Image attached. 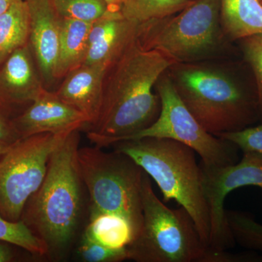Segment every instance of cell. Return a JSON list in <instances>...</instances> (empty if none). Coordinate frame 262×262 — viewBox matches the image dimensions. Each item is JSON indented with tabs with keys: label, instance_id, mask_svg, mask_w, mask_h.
Returning a JSON list of instances; mask_svg holds the SVG:
<instances>
[{
	"label": "cell",
	"instance_id": "obj_4",
	"mask_svg": "<svg viewBox=\"0 0 262 262\" xmlns=\"http://www.w3.org/2000/svg\"><path fill=\"white\" fill-rule=\"evenodd\" d=\"M170 67V77L183 102L210 134L242 130L256 120L257 98L224 72L180 63Z\"/></svg>",
	"mask_w": 262,
	"mask_h": 262
},
{
	"label": "cell",
	"instance_id": "obj_9",
	"mask_svg": "<svg viewBox=\"0 0 262 262\" xmlns=\"http://www.w3.org/2000/svg\"><path fill=\"white\" fill-rule=\"evenodd\" d=\"M70 133L20 139L0 157V215L3 218L20 220L27 201L46 178L52 154Z\"/></svg>",
	"mask_w": 262,
	"mask_h": 262
},
{
	"label": "cell",
	"instance_id": "obj_19",
	"mask_svg": "<svg viewBox=\"0 0 262 262\" xmlns=\"http://www.w3.org/2000/svg\"><path fill=\"white\" fill-rule=\"evenodd\" d=\"M83 233L108 247L126 248L134 239V232L126 220L116 215H90Z\"/></svg>",
	"mask_w": 262,
	"mask_h": 262
},
{
	"label": "cell",
	"instance_id": "obj_14",
	"mask_svg": "<svg viewBox=\"0 0 262 262\" xmlns=\"http://www.w3.org/2000/svg\"><path fill=\"white\" fill-rule=\"evenodd\" d=\"M139 24L108 10L91 25L83 64L107 67L136 39Z\"/></svg>",
	"mask_w": 262,
	"mask_h": 262
},
{
	"label": "cell",
	"instance_id": "obj_17",
	"mask_svg": "<svg viewBox=\"0 0 262 262\" xmlns=\"http://www.w3.org/2000/svg\"><path fill=\"white\" fill-rule=\"evenodd\" d=\"M221 24L232 39L262 34L259 0H221Z\"/></svg>",
	"mask_w": 262,
	"mask_h": 262
},
{
	"label": "cell",
	"instance_id": "obj_10",
	"mask_svg": "<svg viewBox=\"0 0 262 262\" xmlns=\"http://www.w3.org/2000/svg\"><path fill=\"white\" fill-rule=\"evenodd\" d=\"M201 165L211 219L210 248L227 251L236 242L226 219V196L246 186L260 188L262 192V155L250 151L244 152L241 160L233 165L213 168Z\"/></svg>",
	"mask_w": 262,
	"mask_h": 262
},
{
	"label": "cell",
	"instance_id": "obj_29",
	"mask_svg": "<svg viewBox=\"0 0 262 262\" xmlns=\"http://www.w3.org/2000/svg\"><path fill=\"white\" fill-rule=\"evenodd\" d=\"M19 1L20 0H0V15Z\"/></svg>",
	"mask_w": 262,
	"mask_h": 262
},
{
	"label": "cell",
	"instance_id": "obj_6",
	"mask_svg": "<svg viewBox=\"0 0 262 262\" xmlns=\"http://www.w3.org/2000/svg\"><path fill=\"white\" fill-rule=\"evenodd\" d=\"M79 168L90 196V215H116L130 225L134 239L143 226L141 189L146 172L124 153L79 148ZM133 239V241H134Z\"/></svg>",
	"mask_w": 262,
	"mask_h": 262
},
{
	"label": "cell",
	"instance_id": "obj_32",
	"mask_svg": "<svg viewBox=\"0 0 262 262\" xmlns=\"http://www.w3.org/2000/svg\"><path fill=\"white\" fill-rule=\"evenodd\" d=\"M259 2H260V3H261V4H262V0H259Z\"/></svg>",
	"mask_w": 262,
	"mask_h": 262
},
{
	"label": "cell",
	"instance_id": "obj_12",
	"mask_svg": "<svg viewBox=\"0 0 262 262\" xmlns=\"http://www.w3.org/2000/svg\"><path fill=\"white\" fill-rule=\"evenodd\" d=\"M46 90L30 44L0 63V104L10 115L16 108H27Z\"/></svg>",
	"mask_w": 262,
	"mask_h": 262
},
{
	"label": "cell",
	"instance_id": "obj_27",
	"mask_svg": "<svg viewBox=\"0 0 262 262\" xmlns=\"http://www.w3.org/2000/svg\"><path fill=\"white\" fill-rule=\"evenodd\" d=\"M13 122V117L0 104V142L11 146L20 140Z\"/></svg>",
	"mask_w": 262,
	"mask_h": 262
},
{
	"label": "cell",
	"instance_id": "obj_3",
	"mask_svg": "<svg viewBox=\"0 0 262 262\" xmlns=\"http://www.w3.org/2000/svg\"><path fill=\"white\" fill-rule=\"evenodd\" d=\"M111 146L132 158L156 182L164 201L174 200L187 211L202 241L210 247L211 219L195 151L178 141L159 138L127 139Z\"/></svg>",
	"mask_w": 262,
	"mask_h": 262
},
{
	"label": "cell",
	"instance_id": "obj_7",
	"mask_svg": "<svg viewBox=\"0 0 262 262\" xmlns=\"http://www.w3.org/2000/svg\"><path fill=\"white\" fill-rule=\"evenodd\" d=\"M221 0H192L177 14L139 24L137 39L176 63L210 54L221 39Z\"/></svg>",
	"mask_w": 262,
	"mask_h": 262
},
{
	"label": "cell",
	"instance_id": "obj_8",
	"mask_svg": "<svg viewBox=\"0 0 262 262\" xmlns=\"http://www.w3.org/2000/svg\"><path fill=\"white\" fill-rule=\"evenodd\" d=\"M155 87L161 104L158 118L149 126L124 140L151 137L178 141L194 150L201 156V165L209 168L239 161V148L202 126L183 102L171 77L162 75Z\"/></svg>",
	"mask_w": 262,
	"mask_h": 262
},
{
	"label": "cell",
	"instance_id": "obj_25",
	"mask_svg": "<svg viewBox=\"0 0 262 262\" xmlns=\"http://www.w3.org/2000/svg\"><path fill=\"white\" fill-rule=\"evenodd\" d=\"M243 42L244 56L256 78L258 110L262 115V34L244 38Z\"/></svg>",
	"mask_w": 262,
	"mask_h": 262
},
{
	"label": "cell",
	"instance_id": "obj_24",
	"mask_svg": "<svg viewBox=\"0 0 262 262\" xmlns=\"http://www.w3.org/2000/svg\"><path fill=\"white\" fill-rule=\"evenodd\" d=\"M77 253L82 261L120 262L128 259L126 248L108 247L84 233L77 248Z\"/></svg>",
	"mask_w": 262,
	"mask_h": 262
},
{
	"label": "cell",
	"instance_id": "obj_26",
	"mask_svg": "<svg viewBox=\"0 0 262 262\" xmlns=\"http://www.w3.org/2000/svg\"><path fill=\"white\" fill-rule=\"evenodd\" d=\"M215 136L233 143L243 153L252 151L262 155V124L242 130L220 133Z\"/></svg>",
	"mask_w": 262,
	"mask_h": 262
},
{
	"label": "cell",
	"instance_id": "obj_28",
	"mask_svg": "<svg viewBox=\"0 0 262 262\" xmlns=\"http://www.w3.org/2000/svg\"><path fill=\"white\" fill-rule=\"evenodd\" d=\"M10 246L11 244L0 241V262H10L14 260V252Z\"/></svg>",
	"mask_w": 262,
	"mask_h": 262
},
{
	"label": "cell",
	"instance_id": "obj_21",
	"mask_svg": "<svg viewBox=\"0 0 262 262\" xmlns=\"http://www.w3.org/2000/svg\"><path fill=\"white\" fill-rule=\"evenodd\" d=\"M225 213L235 242L248 249L262 251V225L246 212L225 211Z\"/></svg>",
	"mask_w": 262,
	"mask_h": 262
},
{
	"label": "cell",
	"instance_id": "obj_1",
	"mask_svg": "<svg viewBox=\"0 0 262 262\" xmlns=\"http://www.w3.org/2000/svg\"><path fill=\"white\" fill-rule=\"evenodd\" d=\"M175 63L159 51L143 48L136 37L106 69L99 115L87 127L89 140L105 147L151 125L161 106L153 89Z\"/></svg>",
	"mask_w": 262,
	"mask_h": 262
},
{
	"label": "cell",
	"instance_id": "obj_23",
	"mask_svg": "<svg viewBox=\"0 0 262 262\" xmlns=\"http://www.w3.org/2000/svg\"><path fill=\"white\" fill-rule=\"evenodd\" d=\"M0 241L23 248L36 256L47 255L44 245L21 220L11 222L0 215Z\"/></svg>",
	"mask_w": 262,
	"mask_h": 262
},
{
	"label": "cell",
	"instance_id": "obj_20",
	"mask_svg": "<svg viewBox=\"0 0 262 262\" xmlns=\"http://www.w3.org/2000/svg\"><path fill=\"white\" fill-rule=\"evenodd\" d=\"M192 0H122L120 13L131 21L141 24L177 14Z\"/></svg>",
	"mask_w": 262,
	"mask_h": 262
},
{
	"label": "cell",
	"instance_id": "obj_18",
	"mask_svg": "<svg viewBox=\"0 0 262 262\" xmlns=\"http://www.w3.org/2000/svg\"><path fill=\"white\" fill-rule=\"evenodd\" d=\"M30 19L28 8L20 0L0 15V63L11 53L29 44Z\"/></svg>",
	"mask_w": 262,
	"mask_h": 262
},
{
	"label": "cell",
	"instance_id": "obj_5",
	"mask_svg": "<svg viewBox=\"0 0 262 262\" xmlns=\"http://www.w3.org/2000/svg\"><path fill=\"white\" fill-rule=\"evenodd\" d=\"M143 226L127 246L137 262H214L216 250L202 241L195 224L182 207L170 209L153 190L147 173L141 189Z\"/></svg>",
	"mask_w": 262,
	"mask_h": 262
},
{
	"label": "cell",
	"instance_id": "obj_2",
	"mask_svg": "<svg viewBox=\"0 0 262 262\" xmlns=\"http://www.w3.org/2000/svg\"><path fill=\"white\" fill-rule=\"evenodd\" d=\"M80 131L69 134L53 151L46 178L27 201L20 218L44 245L46 256L56 261L70 251L82 214L84 183L77 160Z\"/></svg>",
	"mask_w": 262,
	"mask_h": 262
},
{
	"label": "cell",
	"instance_id": "obj_16",
	"mask_svg": "<svg viewBox=\"0 0 262 262\" xmlns=\"http://www.w3.org/2000/svg\"><path fill=\"white\" fill-rule=\"evenodd\" d=\"M91 25L81 20L61 19L55 73L56 83L63 80L70 71L83 64Z\"/></svg>",
	"mask_w": 262,
	"mask_h": 262
},
{
	"label": "cell",
	"instance_id": "obj_11",
	"mask_svg": "<svg viewBox=\"0 0 262 262\" xmlns=\"http://www.w3.org/2000/svg\"><path fill=\"white\" fill-rule=\"evenodd\" d=\"M20 139L41 134H61L81 130L89 125L85 115L46 90L18 116L13 117Z\"/></svg>",
	"mask_w": 262,
	"mask_h": 262
},
{
	"label": "cell",
	"instance_id": "obj_30",
	"mask_svg": "<svg viewBox=\"0 0 262 262\" xmlns=\"http://www.w3.org/2000/svg\"><path fill=\"white\" fill-rule=\"evenodd\" d=\"M107 3L108 10L120 11L122 0H105Z\"/></svg>",
	"mask_w": 262,
	"mask_h": 262
},
{
	"label": "cell",
	"instance_id": "obj_15",
	"mask_svg": "<svg viewBox=\"0 0 262 262\" xmlns=\"http://www.w3.org/2000/svg\"><path fill=\"white\" fill-rule=\"evenodd\" d=\"M106 67L82 64L70 71L55 94L61 101L88 117L90 125L97 120L102 101Z\"/></svg>",
	"mask_w": 262,
	"mask_h": 262
},
{
	"label": "cell",
	"instance_id": "obj_22",
	"mask_svg": "<svg viewBox=\"0 0 262 262\" xmlns=\"http://www.w3.org/2000/svg\"><path fill=\"white\" fill-rule=\"evenodd\" d=\"M56 14L61 19L94 23L106 13L105 0H51Z\"/></svg>",
	"mask_w": 262,
	"mask_h": 262
},
{
	"label": "cell",
	"instance_id": "obj_13",
	"mask_svg": "<svg viewBox=\"0 0 262 262\" xmlns=\"http://www.w3.org/2000/svg\"><path fill=\"white\" fill-rule=\"evenodd\" d=\"M24 1L27 3L30 19L29 44L45 86L50 90L56 84L55 73L61 19L56 14L51 0Z\"/></svg>",
	"mask_w": 262,
	"mask_h": 262
},
{
	"label": "cell",
	"instance_id": "obj_31",
	"mask_svg": "<svg viewBox=\"0 0 262 262\" xmlns=\"http://www.w3.org/2000/svg\"><path fill=\"white\" fill-rule=\"evenodd\" d=\"M10 146L7 145V144H4V143L0 142V157L4 154L7 150L9 149Z\"/></svg>",
	"mask_w": 262,
	"mask_h": 262
}]
</instances>
